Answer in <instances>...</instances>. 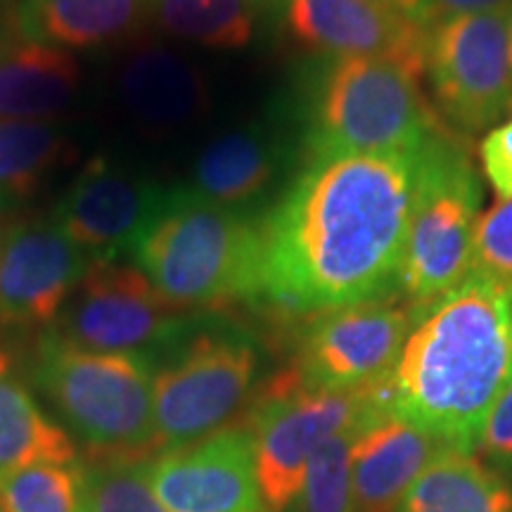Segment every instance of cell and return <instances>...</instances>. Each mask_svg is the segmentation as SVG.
<instances>
[{
    "instance_id": "cell-1",
    "label": "cell",
    "mask_w": 512,
    "mask_h": 512,
    "mask_svg": "<svg viewBox=\"0 0 512 512\" xmlns=\"http://www.w3.org/2000/svg\"><path fill=\"white\" fill-rule=\"evenodd\" d=\"M413 155L306 157L266 214L264 302L290 316L399 294Z\"/></svg>"
},
{
    "instance_id": "cell-2",
    "label": "cell",
    "mask_w": 512,
    "mask_h": 512,
    "mask_svg": "<svg viewBox=\"0 0 512 512\" xmlns=\"http://www.w3.org/2000/svg\"><path fill=\"white\" fill-rule=\"evenodd\" d=\"M510 382L512 283L470 275L415 306L401 354L373 382V394L387 413L475 451L486 415Z\"/></svg>"
},
{
    "instance_id": "cell-3",
    "label": "cell",
    "mask_w": 512,
    "mask_h": 512,
    "mask_svg": "<svg viewBox=\"0 0 512 512\" xmlns=\"http://www.w3.org/2000/svg\"><path fill=\"white\" fill-rule=\"evenodd\" d=\"M133 254L178 309L256 302L266 287V214L216 207L169 188Z\"/></svg>"
},
{
    "instance_id": "cell-4",
    "label": "cell",
    "mask_w": 512,
    "mask_h": 512,
    "mask_svg": "<svg viewBox=\"0 0 512 512\" xmlns=\"http://www.w3.org/2000/svg\"><path fill=\"white\" fill-rule=\"evenodd\" d=\"M302 88L306 157L413 155L448 128L418 76L389 60L318 57Z\"/></svg>"
},
{
    "instance_id": "cell-5",
    "label": "cell",
    "mask_w": 512,
    "mask_h": 512,
    "mask_svg": "<svg viewBox=\"0 0 512 512\" xmlns=\"http://www.w3.org/2000/svg\"><path fill=\"white\" fill-rule=\"evenodd\" d=\"M155 358L83 349L50 328L38 337L29 380L95 458L152 453Z\"/></svg>"
},
{
    "instance_id": "cell-6",
    "label": "cell",
    "mask_w": 512,
    "mask_h": 512,
    "mask_svg": "<svg viewBox=\"0 0 512 512\" xmlns=\"http://www.w3.org/2000/svg\"><path fill=\"white\" fill-rule=\"evenodd\" d=\"M482 207L475 162L451 128L415 152L411 226L399 268V297L422 306L451 292L472 271Z\"/></svg>"
},
{
    "instance_id": "cell-7",
    "label": "cell",
    "mask_w": 512,
    "mask_h": 512,
    "mask_svg": "<svg viewBox=\"0 0 512 512\" xmlns=\"http://www.w3.org/2000/svg\"><path fill=\"white\" fill-rule=\"evenodd\" d=\"M261 349L245 328L200 323L166 351L152 382V453L178 451L226 427L252 396Z\"/></svg>"
},
{
    "instance_id": "cell-8",
    "label": "cell",
    "mask_w": 512,
    "mask_h": 512,
    "mask_svg": "<svg viewBox=\"0 0 512 512\" xmlns=\"http://www.w3.org/2000/svg\"><path fill=\"white\" fill-rule=\"evenodd\" d=\"M373 408V384L335 392L304 382L292 366L261 384L242 420L254 434L256 477L266 512L290 510L313 451Z\"/></svg>"
},
{
    "instance_id": "cell-9",
    "label": "cell",
    "mask_w": 512,
    "mask_h": 512,
    "mask_svg": "<svg viewBox=\"0 0 512 512\" xmlns=\"http://www.w3.org/2000/svg\"><path fill=\"white\" fill-rule=\"evenodd\" d=\"M510 8L458 15L427 29L425 72L439 119L456 136L489 131L512 112Z\"/></svg>"
},
{
    "instance_id": "cell-10",
    "label": "cell",
    "mask_w": 512,
    "mask_h": 512,
    "mask_svg": "<svg viewBox=\"0 0 512 512\" xmlns=\"http://www.w3.org/2000/svg\"><path fill=\"white\" fill-rule=\"evenodd\" d=\"M195 318L171 304L138 266L91 264L53 330L83 349L155 358L192 328Z\"/></svg>"
},
{
    "instance_id": "cell-11",
    "label": "cell",
    "mask_w": 512,
    "mask_h": 512,
    "mask_svg": "<svg viewBox=\"0 0 512 512\" xmlns=\"http://www.w3.org/2000/svg\"><path fill=\"white\" fill-rule=\"evenodd\" d=\"M413 323L415 306L394 297L313 313L297 335L292 368L313 387H368L394 368Z\"/></svg>"
},
{
    "instance_id": "cell-12",
    "label": "cell",
    "mask_w": 512,
    "mask_h": 512,
    "mask_svg": "<svg viewBox=\"0 0 512 512\" xmlns=\"http://www.w3.org/2000/svg\"><path fill=\"white\" fill-rule=\"evenodd\" d=\"M169 188L112 157H93L64 190L53 221L93 264H112L136 249Z\"/></svg>"
},
{
    "instance_id": "cell-13",
    "label": "cell",
    "mask_w": 512,
    "mask_h": 512,
    "mask_svg": "<svg viewBox=\"0 0 512 512\" xmlns=\"http://www.w3.org/2000/svg\"><path fill=\"white\" fill-rule=\"evenodd\" d=\"M147 479L166 512H266L245 420L155 458Z\"/></svg>"
},
{
    "instance_id": "cell-14",
    "label": "cell",
    "mask_w": 512,
    "mask_h": 512,
    "mask_svg": "<svg viewBox=\"0 0 512 512\" xmlns=\"http://www.w3.org/2000/svg\"><path fill=\"white\" fill-rule=\"evenodd\" d=\"M88 266L53 219L10 223L0 235V328L55 325Z\"/></svg>"
},
{
    "instance_id": "cell-15",
    "label": "cell",
    "mask_w": 512,
    "mask_h": 512,
    "mask_svg": "<svg viewBox=\"0 0 512 512\" xmlns=\"http://www.w3.org/2000/svg\"><path fill=\"white\" fill-rule=\"evenodd\" d=\"M287 36L318 57H377L425 72L427 27L370 0H283Z\"/></svg>"
},
{
    "instance_id": "cell-16",
    "label": "cell",
    "mask_w": 512,
    "mask_h": 512,
    "mask_svg": "<svg viewBox=\"0 0 512 512\" xmlns=\"http://www.w3.org/2000/svg\"><path fill=\"white\" fill-rule=\"evenodd\" d=\"M302 145H294L283 126L268 121L230 128L195 159L185 190L216 207L259 211L297 162Z\"/></svg>"
},
{
    "instance_id": "cell-17",
    "label": "cell",
    "mask_w": 512,
    "mask_h": 512,
    "mask_svg": "<svg viewBox=\"0 0 512 512\" xmlns=\"http://www.w3.org/2000/svg\"><path fill=\"white\" fill-rule=\"evenodd\" d=\"M119 98L133 124L155 138L174 136L209 110L200 69L157 43H145L121 62Z\"/></svg>"
},
{
    "instance_id": "cell-18",
    "label": "cell",
    "mask_w": 512,
    "mask_h": 512,
    "mask_svg": "<svg viewBox=\"0 0 512 512\" xmlns=\"http://www.w3.org/2000/svg\"><path fill=\"white\" fill-rule=\"evenodd\" d=\"M446 446L451 444L382 408L373 413L358 434L351 458L354 512L399 510L411 484Z\"/></svg>"
},
{
    "instance_id": "cell-19",
    "label": "cell",
    "mask_w": 512,
    "mask_h": 512,
    "mask_svg": "<svg viewBox=\"0 0 512 512\" xmlns=\"http://www.w3.org/2000/svg\"><path fill=\"white\" fill-rule=\"evenodd\" d=\"M81 67L67 50L22 34L0 43V119L48 121L72 105Z\"/></svg>"
},
{
    "instance_id": "cell-20",
    "label": "cell",
    "mask_w": 512,
    "mask_h": 512,
    "mask_svg": "<svg viewBox=\"0 0 512 512\" xmlns=\"http://www.w3.org/2000/svg\"><path fill=\"white\" fill-rule=\"evenodd\" d=\"M147 19V0H19V34L62 50L128 41Z\"/></svg>"
},
{
    "instance_id": "cell-21",
    "label": "cell",
    "mask_w": 512,
    "mask_h": 512,
    "mask_svg": "<svg viewBox=\"0 0 512 512\" xmlns=\"http://www.w3.org/2000/svg\"><path fill=\"white\" fill-rule=\"evenodd\" d=\"M74 441L38 406L12 351L0 347V475L27 465H76Z\"/></svg>"
},
{
    "instance_id": "cell-22",
    "label": "cell",
    "mask_w": 512,
    "mask_h": 512,
    "mask_svg": "<svg viewBox=\"0 0 512 512\" xmlns=\"http://www.w3.org/2000/svg\"><path fill=\"white\" fill-rule=\"evenodd\" d=\"M396 512H512V484L472 448L446 446L420 472Z\"/></svg>"
},
{
    "instance_id": "cell-23",
    "label": "cell",
    "mask_w": 512,
    "mask_h": 512,
    "mask_svg": "<svg viewBox=\"0 0 512 512\" xmlns=\"http://www.w3.org/2000/svg\"><path fill=\"white\" fill-rule=\"evenodd\" d=\"M69 157L72 143L53 121L0 119V214L27 207Z\"/></svg>"
},
{
    "instance_id": "cell-24",
    "label": "cell",
    "mask_w": 512,
    "mask_h": 512,
    "mask_svg": "<svg viewBox=\"0 0 512 512\" xmlns=\"http://www.w3.org/2000/svg\"><path fill=\"white\" fill-rule=\"evenodd\" d=\"M261 0H147V19L176 41L242 50L254 41Z\"/></svg>"
},
{
    "instance_id": "cell-25",
    "label": "cell",
    "mask_w": 512,
    "mask_h": 512,
    "mask_svg": "<svg viewBox=\"0 0 512 512\" xmlns=\"http://www.w3.org/2000/svg\"><path fill=\"white\" fill-rule=\"evenodd\" d=\"M373 408L354 425L344 427L320 444L306 465V475L297 498L292 503V512H354L351 501V458L354 446L363 425L373 418ZM384 411V408H382Z\"/></svg>"
},
{
    "instance_id": "cell-26",
    "label": "cell",
    "mask_w": 512,
    "mask_h": 512,
    "mask_svg": "<svg viewBox=\"0 0 512 512\" xmlns=\"http://www.w3.org/2000/svg\"><path fill=\"white\" fill-rule=\"evenodd\" d=\"M81 512H166L143 458H93L79 465Z\"/></svg>"
},
{
    "instance_id": "cell-27",
    "label": "cell",
    "mask_w": 512,
    "mask_h": 512,
    "mask_svg": "<svg viewBox=\"0 0 512 512\" xmlns=\"http://www.w3.org/2000/svg\"><path fill=\"white\" fill-rule=\"evenodd\" d=\"M0 512H81L79 465H27L0 475Z\"/></svg>"
},
{
    "instance_id": "cell-28",
    "label": "cell",
    "mask_w": 512,
    "mask_h": 512,
    "mask_svg": "<svg viewBox=\"0 0 512 512\" xmlns=\"http://www.w3.org/2000/svg\"><path fill=\"white\" fill-rule=\"evenodd\" d=\"M470 275L512 283V200L479 216Z\"/></svg>"
},
{
    "instance_id": "cell-29",
    "label": "cell",
    "mask_w": 512,
    "mask_h": 512,
    "mask_svg": "<svg viewBox=\"0 0 512 512\" xmlns=\"http://www.w3.org/2000/svg\"><path fill=\"white\" fill-rule=\"evenodd\" d=\"M475 448L496 467L512 470V382L486 415Z\"/></svg>"
},
{
    "instance_id": "cell-30",
    "label": "cell",
    "mask_w": 512,
    "mask_h": 512,
    "mask_svg": "<svg viewBox=\"0 0 512 512\" xmlns=\"http://www.w3.org/2000/svg\"><path fill=\"white\" fill-rule=\"evenodd\" d=\"M479 157L496 195L501 200H512V119L486 133Z\"/></svg>"
},
{
    "instance_id": "cell-31",
    "label": "cell",
    "mask_w": 512,
    "mask_h": 512,
    "mask_svg": "<svg viewBox=\"0 0 512 512\" xmlns=\"http://www.w3.org/2000/svg\"><path fill=\"white\" fill-rule=\"evenodd\" d=\"M512 0H425L422 5L420 22L427 29L434 24L446 22V19L458 17V15H475V12L486 10H498V8H510Z\"/></svg>"
},
{
    "instance_id": "cell-32",
    "label": "cell",
    "mask_w": 512,
    "mask_h": 512,
    "mask_svg": "<svg viewBox=\"0 0 512 512\" xmlns=\"http://www.w3.org/2000/svg\"><path fill=\"white\" fill-rule=\"evenodd\" d=\"M17 8L19 0H0V43L19 34Z\"/></svg>"
},
{
    "instance_id": "cell-33",
    "label": "cell",
    "mask_w": 512,
    "mask_h": 512,
    "mask_svg": "<svg viewBox=\"0 0 512 512\" xmlns=\"http://www.w3.org/2000/svg\"><path fill=\"white\" fill-rule=\"evenodd\" d=\"M370 3L382 5V8H389V10H396V12H401V15L413 17L420 22L422 5H425V0H370Z\"/></svg>"
},
{
    "instance_id": "cell-34",
    "label": "cell",
    "mask_w": 512,
    "mask_h": 512,
    "mask_svg": "<svg viewBox=\"0 0 512 512\" xmlns=\"http://www.w3.org/2000/svg\"><path fill=\"white\" fill-rule=\"evenodd\" d=\"M510 60H512V15H510Z\"/></svg>"
}]
</instances>
